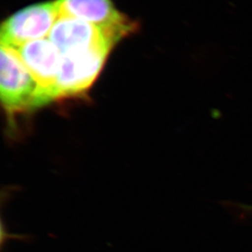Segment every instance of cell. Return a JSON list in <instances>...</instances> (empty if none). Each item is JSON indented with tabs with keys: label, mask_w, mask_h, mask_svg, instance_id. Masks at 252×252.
I'll use <instances>...</instances> for the list:
<instances>
[{
	"label": "cell",
	"mask_w": 252,
	"mask_h": 252,
	"mask_svg": "<svg viewBox=\"0 0 252 252\" xmlns=\"http://www.w3.org/2000/svg\"><path fill=\"white\" fill-rule=\"evenodd\" d=\"M0 90L9 115L36 108L37 86L14 47L1 43Z\"/></svg>",
	"instance_id": "1"
},
{
	"label": "cell",
	"mask_w": 252,
	"mask_h": 252,
	"mask_svg": "<svg viewBox=\"0 0 252 252\" xmlns=\"http://www.w3.org/2000/svg\"><path fill=\"white\" fill-rule=\"evenodd\" d=\"M112 48V46H96L62 54L55 100L81 94L88 90L99 75Z\"/></svg>",
	"instance_id": "2"
},
{
	"label": "cell",
	"mask_w": 252,
	"mask_h": 252,
	"mask_svg": "<svg viewBox=\"0 0 252 252\" xmlns=\"http://www.w3.org/2000/svg\"><path fill=\"white\" fill-rule=\"evenodd\" d=\"M37 86L36 108L55 100L62 54L50 38L29 41L15 48Z\"/></svg>",
	"instance_id": "3"
},
{
	"label": "cell",
	"mask_w": 252,
	"mask_h": 252,
	"mask_svg": "<svg viewBox=\"0 0 252 252\" xmlns=\"http://www.w3.org/2000/svg\"><path fill=\"white\" fill-rule=\"evenodd\" d=\"M60 13L57 1L29 6L7 19L1 28V43L17 48L49 36Z\"/></svg>",
	"instance_id": "4"
},
{
	"label": "cell",
	"mask_w": 252,
	"mask_h": 252,
	"mask_svg": "<svg viewBox=\"0 0 252 252\" xmlns=\"http://www.w3.org/2000/svg\"><path fill=\"white\" fill-rule=\"evenodd\" d=\"M49 38L62 54L84 51L96 46L114 47L121 40L107 29L69 16H59Z\"/></svg>",
	"instance_id": "5"
},
{
	"label": "cell",
	"mask_w": 252,
	"mask_h": 252,
	"mask_svg": "<svg viewBox=\"0 0 252 252\" xmlns=\"http://www.w3.org/2000/svg\"><path fill=\"white\" fill-rule=\"evenodd\" d=\"M60 16H69L112 32L121 39L136 28L135 22L121 13L112 0H56Z\"/></svg>",
	"instance_id": "6"
},
{
	"label": "cell",
	"mask_w": 252,
	"mask_h": 252,
	"mask_svg": "<svg viewBox=\"0 0 252 252\" xmlns=\"http://www.w3.org/2000/svg\"><path fill=\"white\" fill-rule=\"evenodd\" d=\"M242 208L245 210H249V211H252V206H242Z\"/></svg>",
	"instance_id": "7"
}]
</instances>
